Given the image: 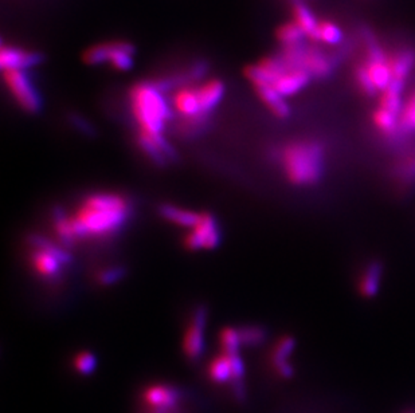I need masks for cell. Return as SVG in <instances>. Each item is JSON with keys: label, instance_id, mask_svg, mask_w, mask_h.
<instances>
[{"label": "cell", "instance_id": "cell-16", "mask_svg": "<svg viewBox=\"0 0 415 413\" xmlns=\"http://www.w3.org/2000/svg\"><path fill=\"white\" fill-rule=\"evenodd\" d=\"M292 11H293V22H296V25L304 31L305 37L312 42L319 43L320 22L317 20L316 15L310 10L308 4L304 3L303 0H295L292 6Z\"/></svg>", "mask_w": 415, "mask_h": 413}, {"label": "cell", "instance_id": "cell-27", "mask_svg": "<svg viewBox=\"0 0 415 413\" xmlns=\"http://www.w3.org/2000/svg\"><path fill=\"white\" fill-rule=\"evenodd\" d=\"M277 38L284 47H289V46L304 43V40L307 37H305L304 31L296 25V22H289L279 28Z\"/></svg>", "mask_w": 415, "mask_h": 413}, {"label": "cell", "instance_id": "cell-8", "mask_svg": "<svg viewBox=\"0 0 415 413\" xmlns=\"http://www.w3.org/2000/svg\"><path fill=\"white\" fill-rule=\"evenodd\" d=\"M207 311L204 307H198L192 316L191 323L185 334L183 352L189 360L199 359L204 350V328Z\"/></svg>", "mask_w": 415, "mask_h": 413}, {"label": "cell", "instance_id": "cell-13", "mask_svg": "<svg viewBox=\"0 0 415 413\" xmlns=\"http://www.w3.org/2000/svg\"><path fill=\"white\" fill-rule=\"evenodd\" d=\"M295 347V338L291 335H284L271 352V365L282 378H292L295 374V368L289 362V357L292 356Z\"/></svg>", "mask_w": 415, "mask_h": 413}, {"label": "cell", "instance_id": "cell-23", "mask_svg": "<svg viewBox=\"0 0 415 413\" xmlns=\"http://www.w3.org/2000/svg\"><path fill=\"white\" fill-rule=\"evenodd\" d=\"M54 231L58 239L61 240L65 246H73L76 241H78L76 238L70 216H67L66 213L59 210L54 213Z\"/></svg>", "mask_w": 415, "mask_h": 413}, {"label": "cell", "instance_id": "cell-31", "mask_svg": "<svg viewBox=\"0 0 415 413\" xmlns=\"http://www.w3.org/2000/svg\"><path fill=\"white\" fill-rule=\"evenodd\" d=\"M73 365H74V369L78 373L88 376V374L93 373L94 371H95L97 359H95L93 353H90V352H81L74 357Z\"/></svg>", "mask_w": 415, "mask_h": 413}, {"label": "cell", "instance_id": "cell-19", "mask_svg": "<svg viewBox=\"0 0 415 413\" xmlns=\"http://www.w3.org/2000/svg\"><path fill=\"white\" fill-rule=\"evenodd\" d=\"M203 110L209 114L222 101L225 95V85L219 80H209L197 88Z\"/></svg>", "mask_w": 415, "mask_h": 413}, {"label": "cell", "instance_id": "cell-5", "mask_svg": "<svg viewBox=\"0 0 415 413\" xmlns=\"http://www.w3.org/2000/svg\"><path fill=\"white\" fill-rule=\"evenodd\" d=\"M31 265L37 274L43 278H55L61 267L70 263L71 256L64 249L57 247L50 240L34 235L31 238Z\"/></svg>", "mask_w": 415, "mask_h": 413}, {"label": "cell", "instance_id": "cell-7", "mask_svg": "<svg viewBox=\"0 0 415 413\" xmlns=\"http://www.w3.org/2000/svg\"><path fill=\"white\" fill-rule=\"evenodd\" d=\"M221 241V231L211 213H201L198 223L191 228L185 244L189 250H213Z\"/></svg>", "mask_w": 415, "mask_h": 413}, {"label": "cell", "instance_id": "cell-28", "mask_svg": "<svg viewBox=\"0 0 415 413\" xmlns=\"http://www.w3.org/2000/svg\"><path fill=\"white\" fill-rule=\"evenodd\" d=\"M353 77H355L356 86L362 92L363 95L370 97V98H374V97H376L379 94L378 89L375 88V85H374V82L371 80V77H370V74L367 71V67L364 65V62L355 67Z\"/></svg>", "mask_w": 415, "mask_h": 413}, {"label": "cell", "instance_id": "cell-30", "mask_svg": "<svg viewBox=\"0 0 415 413\" xmlns=\"http://www.w3.org/2000/svg\"><path fill=\"white\" fill-rule=\"evenodd\" d=\"M238 330L241 337V344L246 347H258L267 338V332L259 326H245Z\"/></svg>", "mask_w": 415, "mask_h": 413}, {"label": "cell", "instance_id": "cell-18", "mask_svg": "<svg viewBox=\"0 0 415 413\" xmlns=\"http://www.w3.org/2000/svg\"><path fill=\"white\" fill-rule=\"evenodd\" d=\"M390 67L392 80L406 82L415 67V50L411 47H402L390 55Z\"/></svg>", "mask_w": 415, "mask_h": 413}, {"label": "cell", "instance_id": "cell-32", "mask_svg": "<svg viewBox=\"0 0 415 413\" xmlns=\"http://www.w3.org/2000/svg\"><path fill=\"white\" fill-rule=\"evenodd\" d=\"M124 275H125V270L124 268H121V267H109V268L103 270L98 274L97 280H98V283L107 286V285H113V283L119 282Z\"/></svg>", "mask_w": 415, "mask_h": 413}, {"label": "cell", "instance_id": "cell-24", "mask_svg": "<svg viewBox=\"0 0 415 413\" xmlns=\"http://www.w3.org/2000/svg\"><path fill=\"white\" fill-rule=\"evenodd\" d=\"M209 376L216 384H225L233 381V369L228 356L222 353L221 356L215 357L209 365Z\"/></svg>", "mask_w": 415, "mask_h": 413}, {"label": "cell", "instance_id": "cell-10", "mask_svg": "<svg viewBox=\"0 0 415 413\" xmlns=\"http://www.w3.org/2000/svg\"><path fill=\"white\" fill-rule=\"evenodd\" d=\"M385 277V265L380 259L368 261L358 277V292L366 299H374L380 292Z\"/></svg>", "mask_w": 415, "mask_h": 413}, {"label": "cell", "instance_id": "cell-9", "mask_svg": "<svg viewBox=\"0 0 415 413\" xmlns=\"http://www.w3.org/2000/svg\"><path fill=\"white\" fill-rule=\"evenodd\" d=\"M339 61V55L325 53L317 46H307L304 54V68L312 78L325 80L334 74Z\"/></svg>", "mask_w": 415, "mask_h": 413}, {"label": "cell", "instance_id": "cell-14", "mask_svg": "<svg viewBox=\"0 0 415 413\" xmlns=\"http://www.w3.org/2000/svg\"><path fill=\"white\" fill-rule=\"evenodd\" d=\"M310 80L312 77L307 70L289 68L285 73H282L281 76L273 82L271 86L286 98V97L300 93L303 89H305Z\"/></svg>", "mask_w": 415, "mask_h": 413}, {"label": "cell", "instance_id": "cell-2", "mask_svg": "<svg viewBox=\"0 0 415 413\" xmlns=\"http://www.w3.org/2000/svg\"><path fill=\"white\" fill-rule=\"evenodd\" d=\"M325 157L324 144L313 138L292 141L279 152L282 172L296 187H312L320 183L325 172Z\"/></svg>", "mask_w": 415, "mask_h": 413}, {"label": "cell", "instance_id": "cell-25", "mask_svg": "<svg viewBox=\"0 0 415 413\" xmlns=\"http://www.w3.org/2000/svg\"><path fill=\"white\" fill-rule=\"evenodd\" d=\"M344 32L341 27L332 20H322L319 27V43L340 47L344 43Z\"/></svg>", "mask_w": 415, "mask_h": 413}, {"label": "cell", "instance_id": "cell-29", "mask_svg": "<svg viewBox=\"0 0 415 413\" xmlns=\"http://www.w3.org/2000/svg\"><path fill=\"white\" fill-rule=\"evenodd\" d=\"M219 342L223 353L226 354H233V353H240V347H241V337H240V330L234 328H225L219 334Z\"/></svg>", "mask_w": 415, "mask_h": 413}, {"label": "cell", "instance_id": "cell-3", "mask_svg": "<svg viewBox=\"0 0 415 413\" xmlns=\"http://www.w3.org/2000/svg\"><path fill=\"white\" fill-rule=\"evenodd\" d=\"M161 82H137L129 92V107L139 133L163 136L165 125L173 120V107L164 97Z\"/></svg>", "mask_w": 415, "mask_h": 413}, {"label": "cell", "instance_id": "cell-6", "mask_svg": "<svg viewBox=\"0 0 415 413\" xmlns=\"http://www.w3.org/2000/svg\"><path fill=\"white\" fill-rule=\"evenodd\" d=\"M4 83L16 104L27 113H37L40 109V97L25 70L3 71Z\"/></svg>", "mask_w": 415, "mask_h": 413}, {"label": "cell", "instance_id": "cell-15", "mask_svg": "<svg viewBox=\"0 0 415 413\" xmlns=\"http://www.w3.org/2000/svg\"><path fill=\"white\" fill-rule=\"evenodd\" d=\"M143 399L148 407L156 411L174 409L180 400V392L167 385H152L143 393Z\"/></svg>", "mask_w": 415, "mask_h": 413}, {"label": "cell", "instance_id": "cell-17", "mask_svg": "<svg viewBox=\"0 0 415 413\" xmlns=\"http://www.w3.org/2000/svg\"><path fill=\"white\" fill-rule=\"evenodd\" d=\"M255 89L259 100L267 105L274 117L280 120H286L291 116L289 104L285 101V97L279 93L273 86L262 85L257 86Z\"/></svg>", "mask_w": 415, "mask_h": 413}, {"label": "cell", "instance_id": "cell-11", "mask_svg": "<svg viewBox=\"0 0 415 413\" xmlns=\"http://www.w3.org/2000/svg\"><path fill=\"white\" fill-rule=\"evenodd\" d=\"M40 62V54L28 52L25 49H18L13 46H1L0 53V66L3 71L10 70H26L28 67L35 66Z\"/></svg>", "mask_w": 415, "mask_h": 413}, {"label": "cell", "instance_id": "cell-22", "mask_svg": "<svg viewBox=\"0 0 415 413\" xmlns=\"http://www.w3.org/2000/svg\"><path fill=\"white\" fill-rule=\"evenodd\" d=\"M160 213L165 220L177 226L188 227V228L195 226L201 217V213H192L188 210L179 208L176 205H170V204L161 205Z\"/></svg>", "mask_w": 415, "mask_h": 413}, {"label": "cell", "instance_id": "cell-21", "mask_svg": "<svg viewBox=\"0 0 415 413\" xmlns=\"http://www.w3.org/2000/svg\"><path fill=\"white\" fill-rule=\"evenodd\" d=\"M364 65L367 67V71L374 82L379 93L386 90L392 80V73L390 67V58L387 61H371L366 59Z\"/></svg>", "mask_w": 415, "mask_h": 413}, {"label": "cell", "instance_id": "cell-12", "mask_svg": "<svg viewBox=\"0 0 415 413\" xmlns=\"http://www.w3.org/2000/svg\"><path fill=\"white\" fill-rule=\"evenodd\" d=\"M137 143L140 149L147 155L155 164L163 165L174 157V149L167 143L164 136H148L139 133Z\"/></svg>", "mask_w": 415, "mask_h": 413}, {"label": "cell", "instance_id": "cell-1", "mask_svg": "<svg viewBox=\"0 0 415 413\" xmlns=\"http://www.w3.org/2000/svg\"><path fill=\"white\" fill-rule=\"evenodd\" d=\"M131 213L128 199L117 193L101 192L88 196L70 220L77 240L107 238L125 226Z\"/></svg>", "mask_w": 415, "mask_h": 413}, {"label": "cell", "instance_id": "cell-26", "mask_svg": "<svg viewBox=\"0 0 415 413\" xmlns=\"http://www.w3.org/2000/svg\"><path fill=\"white\" fill-rule=\"evenodd\" d=\"M399 125L403 140L415 134V90L403 104Z\"/></svg>", "mask_w": 415, "mask_h": 413}, {"label": "cell", "instance_id": "cell-4", "mask_svg": "<svg viewBox=\"0 0 415 413\" xmlns=\"http://www.w3.org/2000/svg\"><path fill=\"white\" fill-rule=\"evenodd\" d=\"M83 61L90 66L109 64L119 71H128L134 66V47L122 40L100 43L85 52Z\"/></svg>", "mask_w": 415, "mask_h": 413}, {"label": "cell", "instance_id": "cell-20", "mask_svg": "<svg viewBox=\"0 0 415 413\" xmlns=\"http://www.w3.org/2000/svg\"><path fill=\"white\" fill-rule=\"evenodd\" d=\"M391 176L398 186H415V150L406 153L391 169Z\"/></svg>", "mask_w": 415, "mask_h": 413}]
</instances>
